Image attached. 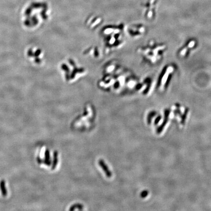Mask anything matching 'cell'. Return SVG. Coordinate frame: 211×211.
Listing matches in <instances>:
<instances>
[{
    "instance_id": "14",
    "label": "cell",
    "mask_w": 211,
    "mask_h": 211,
    "mask_svg": "<svg viewBox=\"0 0 211 211\" xmlns=\"http://www.w3.org/2000/svg\"><path fill=\"white\" fill-rule=\"evenodd\" d=\"M188 111H189V110H188V109H186V110H185V112H184V115H183L182 116V120H181V121H182V123H183V122H184V121H185V119L186 118V116H187V113H188Z\"/></svg>"
},
{
    "instance_id": "8",
    "label": "cell",
    "mask_w": 211,
    "mask_h": 211,
    "mask_svg": "<svg viewBox=\"0 0 211 211\" xmlns=\"http://www.w3.org/2000/svg\"><path fill=\"white\" fill-rule=\"evenodd\" d=\"M98 163H99V166L101 167L102 170H103V171L104 172L105 174H106L107 177L108 178H111L112 176V174H111V171L109 170V168H108V167L107 166L106 164H105V163L104 162L103 160V159H100L98 161Z\"/></svg>"
},
{
    "instance_id": "5",
    "label": "cell",
    "mask_w": 211,
    "mask_h": 211,
    "mask_svg": "<svg viewBox=\"0 0 211 211\" xmlns=\"http://www.w3.org/2000/svg\"><path fill=\"white\" fill-rule=\"evenodd\" d=\"M102 22V19L99 16H90L87 20L85 24L87 26L92 30H94L98 28Z\"/></svg>"
},
{
    "instance_id": "11",
    "label": "cell",
    "mask_w": 211,
    "mask_h": 211,
    "mask_svg": "<svg viewBox=\"0 0 211 211\" xmlns=\"http://www.w3.org/2000/svg\"><path fill=\"white\" fill-rule=\"evenodd\" d=\"M76 209H78L79 210H82L83 209V205H82L81 204H74L73 205L70 207V211H73L75 210Z\"/></svg>"
},
{
    "instance_id": "15",
    "label": "cell",
    "mask_w": 211,
    "mask_h": 211,
    "mask_svg": "<svg viewBox=\"0 0 211 211\" xmlns=\"http://www.w3.org/2000/svg\"><path fill=\"white\" fill-rule=\"evenodd\" d=\"M149 194V192L147 190H144L140 193V196L142 198H145Z\"/></svg>"
},
{
    "instance_id": "10",
    "label": "cell",
    "mask_w": 211,
    "mask_h": 211,
    "mask_svg": "<svg viewBox=\"0 0 211 211\" xmlns=\"http://www.w3.org/2000/svg\"><path fill=\"white\" fill-rule=\"evenodd\" d=\"M156 115V112L155 111H151L147 116V122L148 124H151L152 118Z\"/></svg>"
},
{
    "instance_id": "7",
    "label": "cell",
    "mask_w": 211,
    "mask_h": 211,
    "mask_svg": "<svg viewBox=\"0 0 211 211\" xmlns=\"http://www.w3.org/2000/svg\"><path fill=\"white\" fill-rule=\"evenodd\" d=\"M170 109H166L164 111V119L163 120V123H162L161 126H159L156 130V132L158 134L162 132V131L163 130L164 128L165 127V126H166V124L167 123L168 120H169V117L170 115Z\"/></svg>"
},
{
    "instance_id": "17",
    "label": "cell",
    "mask_w": 211,
    "mask_h": 211,
    "mask_svg": "<svg viewBox=\"0 0 211 211\" xmlns=\"http://www.w3.org/2000/svg\"><path fill=\"white\" fill-rule=\"evenodd\" d=\"M174 115H181V111L178 109L174 111Z\"/></svg>"
},
{
    "instance_id": "4",
    "label": "cell",
    "mask_w": 211,
    "mask_h": 211,
    "mask_svg": "<svg viewBox=\"0 0 211 211\" xmlns=\"http://www.w3.org/2000/svg\"><path fill=\"white\" fill-rule=\"evenodd\" d=\"M83 54L93 59H98L102 57V51L98 47L90 46L83 51Z\"/></svg>"
},
{
    "instance_id": "2",
    "label": "cell",
    "mask_w": 211,
    "mask_h": 211,
    "mask_svg": "<svg viewBox=\"0 0 211 211\" xmlns=\"http://www.w3.org/2000/svg\"><path fill=\"white\" fill-rule=\"evenodd\" d=\"M60 70L65 82L69 84L75 83L86 76L87 68L80 65L73 58H67L60 65Z\"/></svg>"
},
{
    "instance_id": "6",
    "label": "cell",
    "mask_w": 211,
    "mask_h": 211,
    "mask_svg": "<svg viewBox=\"0 0 211 211\" xmlns=\"http://www.w3.org/2000/svg\"><path fill=\"white\" fill-rule=\"evenodd\" d=\"M142 82L143 84L146 85V86L145 87L142 88L139 92H140V91L142 90L141 92L142 94L144 95H146L149 93L150 89L151 88V85L152 84V79L150 77H147L145 78Z\"/></svg>"
},
{
    "instance_id": "12",
    "label": "cell",
    "mask_w": 211,
    "mask_h": 211,
    "mask_svg": "<svg viewBox=\"0 0 211 211\" xmlns=\"http://www.w3.org/2000/svg\"><path fill=\"white\" fill-rule=\"evenodd\" d=\"M57 155H58V153L56 151L54 152V161H53V166H52V169H54L56 166V165L57 164Z\"/></svg>"
},
{
    "instance_id": "3",
    "label": "cell",
    "mask_w": 211,
    "mask_h": 211,
    "mask_svg": "<svg viewBox=\"0 0 211 211\" xmlns=\"http://www.w3.org/2000/svg\"><path fill=\"white\" fill-rule=\"evenodd\" d=\"M145 31L144 26L140 24H134L127 26L126 34L133 39L137 40L141 37Z\"/></svg>"
},
{
    "instance_id": "1",
    "label": "cell",
    "mask_w": 211,
    "mask_h": 211,
    "mask_svg": "<svg viewBox=\"0 0 211 211\" xmlns=\"http://www.w3.org/2000/svg\"><path fill=\"white\" fill-rule=\"evenodd\" d=\"M127 26L123 23L106 25L100 30V36L106 53L122 48L126 43Z\"/></svg>"
},
{
    "instance_id": "16",
    "label": "cell",
    "mask_w": 211,
    "mask_h": 211,
    "mask_svg": "<svg viewBox=\"0 0 211 211\" xmlns=\"http://www.w3.org/2000/svg\"><path fill=\"white\" fill-rule=\"evenodd\" d=\"M161 118H162L161 115H158V116L156 117V118L155 119V125H157V124L159 122V121H160V120L161 119Z\"/></svg>"
},
{
    "instance_id": "9",
    "label": "cell",
    "mask_w": 211,
    "mask_h": 211,
    "mask_svg": "<svg viewBox=\"0 0 211 211\" xmlns=\"http://www.w3.org/2000/svg\"><path fill=\"white\" fill-rule=\"evenodd\" d=\"M167 67L166 66V67H164L163 68V69L162 70L161 72L160 73V75H159V77L158 78L157 84H156L157 88H158L160 87V85H161V83H162L163 78L164 76V75H165V74H166V73L167 72Z\"/></svg>"
},
{
    "instance_id": "13",
    "label": "cell",
    "mask_w": 211,
    "mask_h": 211,
    "mask_svg": "<svg viewBox=\"0 0 211 211\" xmlns=\"http://www.w3.org/2000/svg\"><path fill=\"white\" fill-rule=\"evenodd\" d=\"M172 74H169V76L168 77V78H167V80L166 81V83H165V88H166V89L168 86V85H169V83H170V80H171V78H172Z\"/></svg>"
}]
</instances>
